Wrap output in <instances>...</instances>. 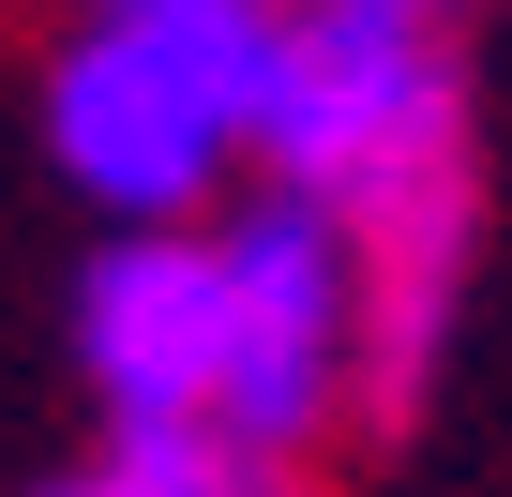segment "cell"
<instances>
[{
    "label": "cell",
    "instance_id": "cell-5",
    "mask_svg": "<svg viewBox=\"0 0 512 497\" xmlns=\"http://www.w3.org/2000/svg\"><path fill=\"white\" fill-rule=\"evenodd\" d=\"M106 452L136 467V497H287V482H302L287 452H256V437H226L211 407H181V422H121Z\"/></svg>",
    "mask_w": 512,
    "mask_h": 497
},
{
    "label": "cell",
    "instance_id": "cell-2",
    "mask_svg": "<svg viewBox=\"0 0 512 497\" xmlns=\"http://www.w3.org/2000/svg\"><path fill=\"white\" fill-rule=\"evenodd\" d=\"M211 272H226V362H211V422L256 437V452H317L347 422V377H362V302H347V241L317 196H256L211 226Z\"/></svg>",
    "mask_w": 512,
    "mask_h": 497
},
{
    "label": "cell",
    "instance_id": "cell-7",
    "mask_svg": "<svg viewBox=\"0 0 512 497\" xmlns=\"http://www.w3.org/2000/svg\"><path fill=\"white\" fill-rule=\"evenodd\" d=\"M392 16H467V0H392Z\"/></svg>",
    "mask_w": 512,
    "mask_h": 497
},
{
    "label": "cell",
    "instance_id": "cell-4",
    "mask_svg": "<svg viewBox=\"0 0 512 497\" xmlns=\"http://www.w3.org/2000/svg\"><path fill=\"white\" fill-rule=\"evenodd\" d=\"M76 362H91L106 422H181V407H211V362H226L211 226H121V241H106V257L76 272Z\"/></svg>",
    "mask_w": 512,
    "mask_h": 497
},
{
    "label": "cell",
    "instance_id": "cell-1",
    "mask_svg": "<svg viewBox=\"0 0 512 497\" xmlns=\"http://www.w3.org/2000/svg\"><path fill=\"white\" fill-rule=\"evenodd\" d=\"M467 136V76L437 46V16H392V0H287L272 76H256V166L287 196H347L407 151Z\"/></svg>",
    "mask_w": 512,
    "mask_h": 497
},
{
    "label": "cell",
    "instance_id": "cell-3",
    "mask_svg": "<svg viewBox=\"0 0 512 497\" xmlns=\"http://www.w3.org/2000/svg\"><path fill=\"white\" fill-rule=\"evenodd\" d=\"M46 151L106 226H196V196L241 166V91L151 46L136 16H91L46 61Z\"/></svg>",
    "mask_w": 512,
    "mask_h": 497
},
{
    "label": "cell",
    "instance_id": "cell-6",
    "mask_svg": "<svg viewBox=\"0 0 512 497\" xmlns=\"http://www.w3.org/2000/svg\"><path fill=\"white\" fill-rule=\"evenodd\" d=\"M31 497H136V467H121V452H91V467H61V482H31Z\"/></svg>",
    "mask_w": 512,
    "mask_h": 497
}]
</instances>
